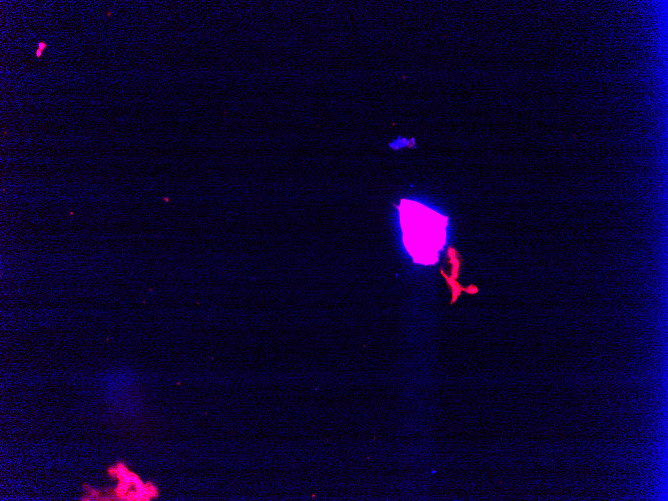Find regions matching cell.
I'll use <instances>...</instances> for the list:
<instances>
[{"mask_svg":"<svg viewBox=\"0 0 668 501\" xmlns=\"http://www.w3.org/2000/svg\"><path fill=\"white\" fill-rule=\"evenodd\" d=\"M400 222L408 252L415 261L430 264L436 261L446 236V219L430 208L403 200Z\"/></svg>","mask_w":668,"mask_h":501,"instance_id":"obj_1","label":"cell"}]
</instances>
